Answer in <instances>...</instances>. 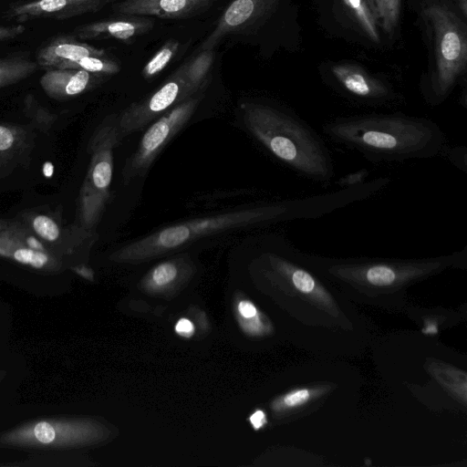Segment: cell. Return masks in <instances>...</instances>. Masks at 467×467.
Returning a JSON list of instances; mask_svg holds the SVG:
<instances>
[{"label":"cell","instance_id":"cell-1","mask_svg":"<svg viewBox=\"0 0 467 467\" xmlns=\"http://www.w3.org/2000/svg\"><path fill=\"white\" fill-rule=\"evenodd\" d=\"M323 133L374 162H402L443 154L446 135L432 119L401 112L336 117Z\"/></svg>","mask_w":467,"mask_h":467},{"label":"cell","instance_id":"cell-2","mask_svg":"<svg viewBox=\"0 0 467 467\" xmlns=\"http://www.w3.org/2000/svg\"><path fill=\"white\" fill-rule=\"evenodd\" d=\"M320 203L315 195L255 204L168 225L112 253L119 264L137 265L174 252L202 237L229 230L316 219Z\"/></svg>","mask_w":467,"mask_h":467},{"label":"cell","instance_id":"cell-3","mask_svg":"<svg viewBox=\"0 0 467 467\" xmlns=\"http://www.w3.org/2000/svg\"><path fill=\"white\" fill-rule=\"evenodd\" d=\"M245 128L268 153L297 175L329 182L335 169L319 133L292 109L276 103L245 101L241 105Z\"/></svg>","mask_w":467,"mask_h":467},{"label":"cell","instance_id":"cell-4","mask_svg":"<svg viewBox=\"0 0 467 467\" xmlns=\"http://www.w3.org/2000/svg\"><path fill=\"white\" fill-rule=\"evenodd\" d=\"M407 1L417 16L428 54L420 94L429 106L437 107L466 82L467 18L452 0Z\"/></svg>","mask_w":467,"mask_h":467},{"label":"cell","instance_id":"cell-5","mask_svg":"<svg viewBox=\"0 0 467 467\" xmlns=\"http://www.w3.org/2000/svg\"><path fill=\"white\" fill-rule=\"evenodd\" d=\"M121 137L118 115L111 114L101 121L89 140V164L79 191L77 208V223L87 230H95L109 202L113 153Z\"/></svg>","mask_w":467,"mask_h":467},{"label":"cell","instance_id":"cell-6","mask_svg":"<svg viewBox=\"0 0 467 467\" xmlns=\"http://www.w3.org/2000/svg\"><path fill=\"white\" fill-rule=\"evenodd\" d=\"M104 434V428L91 420L47 419L21 425L4 434L1 441L21 447L74 448L96 443Z\"/></svg>","mask_w":467,"mask_h":467},{"label":"cell","instance_id":"cell-7","mask_svg":"<svg viewBox=\"0 0 467 467\" xmlns=\"http://www.w3.org/2000/svg\"><path fill=\"white\" fill-rule=\"evenodd\" d=\"M319 21L330 34L370 48L381 47L382 34L366 0H314Z\"/></svg>","mask_w":467,"mask_h":467},{"label":"cell","instance_id":"cell-8","mask_svg":"<svg viewBox=\"0 0 467 467\" xmlns=\"http://www.w3.org/2000/svg\"><path fill=\"white\" fill-rule=\"evenodd\" d=\"M202 100L192 96L177 104L154 121L142 135L137 150L122 169L124 184L146 174L154 160L189 121Z\"/></svg>","mask_w":467,"mask_h":467},{"label":"cell","instance_id":"cell-9","mask_svg":"<svg viewBox=\"0 0 467 467\" xmlns=\"http://www.w3.org/2000/svg\"><path fill=\"white\" fill-rule=\"evenodd\" d=\"M324 81L345 99L364 106H385L398 95L391 83L358 64L330 62L321 70Z\"/></svg>","mask_w":467,"mask_h":467},{"label":"cell","instance_id":"cell-10","mask_svg":"<svg viewBox=\"0 0 467 467\" xmlns=\"http://www.w3.org/2000/svg\"><path fill=\"white\" fill-rule=\"evenodd\" d=\"M16 220L35 234L58 258L60 255L88 250L97 239L95 231L87 230L77 223L63 226L57 215L44 210L25 211Z\"/></svg>","mask_w":467,"mask_h":467},{"label":"cell","instance_id":"cell-11","mask_svg":"<svg viewBox=\"0 0 467 467\" xmlns=\"http://www.w3.org/2000/svg\"><path fill=\"white\" fill-rule=\"evenodd\" d=\"M296 7L292 0H234L202 44L201 50H213L227 34L259 28L280 10Z\"/></svg>","mask_w":467,"mask_h":467},{"label":"cell","instance_id":"cell-12","mask_svg":"<svg viewBox=\"0 0 467 467\" xmlns=\"http://www.w3.org/2000/svg\"><path fill=\"white\" fill-rule=\"evenodd\" d=\"M184 83L179 74L172 77L147 99L128 107L118 116L121 136L141 130L157 117L187 99Z\"/></svg>","mask_w":467,"mask_h":467},{"label":"cell","instance_id":"cell-13","mask_svg":"<svg viewBox=\"0 0 467 467\" xmlns=\"http://www.w3.org/2000/svg\"><path fill=\"white\" fill-rule=\"evenodd\" d=\"M195 269L188 254L174 255L153 265L140 279L139 288L151 297L171 296L186 285Z\"/></svg>","mask_w":467,"mask_h":467},{"label":"cell","instance_id":"cell-14","mask_svg":"<svg viewBox=\"0 0 467 467\" xmlns=\"http://www.w3.org/2000/svg\"><path fill=\"white\" fill-rule=\"evenodd\" d=\"M113 0H31L10 7L8 16L18 21L36 18L67 19L102 9Z\"/></svg>","mask_w":467,"mask_h":467},{"label":"cell","instance_id":"cell-15","mask_svg":"<svg viewBox=\"0 0 467 467\" xmlns=\"http://www.w3.org/2000/svg\"><path fill=\"white\" fill-rule=\"evenodd\" d=\"M34 130L30 124L0 122V179L29 164L36 140Z\"/></svg>","mask_w":467,"mask_h":467},{"label":"cell","instance_id":"cell-16","mask_svg":"<svg viewBox=\"0 0 467 467\" xmlns=\"http://www.w3.org/2000/svg\"><path fill=\"white\" fill-rule=\"evenodd\" d=\"M217 0H123L114 10L125 16L185 18L197 15Z\"/></svg>","mask_w":467,"mask_h":467},{"label":"cell","instance_id":"cell-17","mask_svg":"<svg viewBox=\"0 0 467 467\" xmlns=\"http://www.w3.org/2000/svg\"><path fill=\"white\" fill-rule=\"evenodd\" d=\"M0 255L35 269H54L61 265L56 255L27 246L17 220H10V224L0 230Z\"/></svg>","mask_w":467,"mask_h":467},{"label":"cell","instance_id":"cell-18","mask_svg":"<svg viewBox=\"0 0 467 467\" xmlns=\"http://www.w3.org/2000/svg\"><path fill=\"white\" fill-rule=\"evenodd\" d=\"M98 77L82 69L52 68L41 76L39 83L49 98L65 100L91 88Z\"/></svg>","mask_w":467,"mask_h":467},{"label":"cell","instance_id":"cell-19","mask_svg":"<svg viewBox=\"0 0 467 467\" xmlns=\"http://www.w3.org/2000/svg\"><path fill=\"white\" fill-rule=\"evenodd\" d=\"M152 26V21L148 18L131 17L90 23L78 27L75 33L81 38H117L128 40L145 33Z\"/></svg>","mask_w":467,"mask_h":467},{"label":"cell","instance_id":"cell-20","mask_svg":"<svg viewBox=\"0 0 467 467\" xmlns=\"http://www.w3.org/2000/svg\"><path fill=\"white\" fill-rule=\"evenodd\" d=\"M90 56L106 57V52L72 38L60 37L38 51L36 63L39 67L52 69L58 68L64 63Z\"/></svg>","mask_w":467,"mask_h":467},{"label":"cell","instance_id":"cell-21","mask_svg":"<svg viewBox=\"0 0 467 467\" xmlns=\"http://www.w3.org/2000/svg\"><path fill=\"white\" fill-rule=\"evenodd\" d=\"M213 62V50H201L197 57L178 70L188 98L192 97L205 86Z\"/></svg>","mask_w":467,"mask_h":467},{"label":"cell","instance_id":"cell-22","mask_svg":"<svg viewBox=\"0 0 467 467\" xmlns=\"http://www.w3.org/2000/svg\"><path fill=\"white\" fill-rule=\"evenodd\" d=\"M384 36L392 37L398 28L402 0H366Z\"/></svg>","mask_w":467,"mask_h":467},{"label":"cell","instance_id":"cell-23","mask_svg":"<svg viewBox=\"0 0 467 467\" xmlns=\"http://www.w3.org/2000/svg\"><path fill=\"white\" fill-rule=\"evenodd\" d=\"M39 67L24 57H11L0 59V88L16 84L33 75Z\"/></svg>","mask_w":467,"mask_h":467},{"label":"cell","instance_id":"cell-24","mask_svg":"<svg viewBox=\"0 0 467 467\" xmlns=\"http://www.w3.org/2000/svg\"><path fill=\"white\" fill-rule=\"evenodd\" d=\"M24 112L30 125L41 132H47L57 120V116L49 111L32 94L24 99Z\"/></svg>","mask_w":467,"mask_h":467},{"label":"cell","instance_id":"cell-25","mask_svg":"<svg viewBox=\"0 0 467 467\" xmlns=\"http://www.w3.org/2000/svg\"><path fill=\"white\" fill-rule=\"evenodd\" d=\"M58 68L82 69L96 75H114L120 70L119 65L113 59L97 56L69 61Z\"/></svg>","mask_w":467,"mask_h":467},{"label":"cell","instance_id":"cell-26","mask_svg":"<svg viewBox=\"0 0 467 467\" xmlns=\"http://www.w3.org/2000/svg\"><path fill=\"white\" fill-rule=\"evenodd\" d=\"M361 270L364 272L365 279L373 285H389L395 282L398 271L395 263L390 262H369L364 264Z\"/></svg>","mask_w":467,"mask_h":467},{"label":"cell","instance_id":"cell-27","mask_svg":"<svg viewBox=\"0 0 467 467\" xmlns=\"http://www.w3.org/2000/svg\"><path fill=\"white\" fill-rule=\"evenodd\" d=\"M179 43L174 40H169L146 64L142 70V75L146 78L158 75L164 69L178 50Z\"/></svg>","mask_w":467,"mask_h":467},{"label":"cell","instance_id":"cell-28","mask_svg":"<svg viewBox=\"0 0 467 467\" xmlns=\"http://www.w3.org/2000/svg\"><path fill=\"white\" fill-rule=\"evenodd\" d=\"M174 331L179 337L191 338L195 334V326L191 318L182 317L174 324Z\"/></svg>","mask_w":467,"mask_h":467},{"label":"cell","instance_id":"cell-29","mask_svg":"<svg viewBox=\"0 0 467 467\" xmlns=\"http://www.w3.org/2000/svg\"><path fill=\"white\" fill-rule=\"evenodd\" d=\"M445 151L447 152V157L451 161V162L457 166L459 169L466 171V149L463 147L461 149L460 147L453 148L451 150H448L446 148ZM444 151V152H445Z\"/></svg>","mask_w":467,"mask_h":467},{"label":"cell","instance_id":"cell-30","mask_svg":"<svg viewBox=\"0 0 467 467\" xmlns=\"http://www.w3.org/2000/svg\"><path fill=\"white\" fill-rule=\"evenodd\" d=\"M367 176L368 171L366 170L358 171L356 173L348 174L347 177L342 178L340 180L339 188L349 187L363 183L366 182Z\"/></svg>","mask_w":467,"mask_h":467},{"label":"cell","instance_id":"cell-31","mask_svg":"<svg viewBox=\"0 0 467 467\" xmlns=\"http://www.w3.org/2000/svg\"><path fill=\"white\" fill-rule=\"evenodd\" d=\"M26 31V26L16 25L12 26H0V41L9 40L17 37Z\"/></svg>","mask_w":467,"mask_h":467},{"label":"cell","instance_id":"cell-32","mask_svg":"<svg viewBox=\"0 0 467 467\" xmlns=\"http://www.w3.org/2000/svg\"><path fill=\"white\" fill-rule=\"evenodd\" d=\"M309 397L307 389H301L287 395L284 401L287 406H296L305 402Z\"/></svg>","mask_w":467,"mask_h":467},{"label":"cell","instance_id":"cell-33","mask_svg":"<svg viewBox=\"0 0 467 467\" xmlns=\"http://www.w3.org/2000/svg\"><path fill=\"white\" fill-rule=\"evenodd\" d=\"M250 422L255 430L260 429L265 423V413L260 410L254 411L250 416Z\"/></svg>","mask_w":467,"mask_h":467},{"label":"cell","instance_id":"cell-34","mask_svg":"<svg viewBox=\"0 0 467 467\" xmlns=\"http://www.w3.org/2000/svg\"><path fill=\"white\" fill-rule=\"evenodd\" d=\"M461 14L467 18V0H452Z\"/></svg>","mask_w":467,"mask_h":467},{"label":"cell","instance_id":"cell-35","mask_svg":"<svg viewBox=\"0 0 467 467\" xmlns=\"http://www.w3.org/2000/svg\"><path fill=\"white\" fill-rule=\"evenodd\" d=\"M74 270L79 274V275H82L83 276H90L92 275V272L91 270L85 266V265H78L76 267H74Z\"/></svg>","mask_w":467,"mask_h":467},{"label":"cell","instance_id":"cell-36","mask_svg":"<svg viewBox=\"0 0 467 467\" xmlns=\"http://www.w3.org/2000/svg\"><path fill=\"white\" fill-rule=\"evenodd\" d=\"M10 224V220H0V230L6 228Z\"/></svg>","mask_w":467,"mask_h":467}]
</instances>
